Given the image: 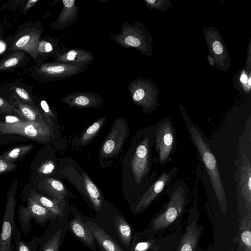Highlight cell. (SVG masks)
I'll return each instance as SVG.
<instances>
[{
	"mask_svg": "<svg viewBox=\"0 0 251 251\" xmlns=\"http://www.w3.org/2000/svg\"><path fill=\"white\" fill-rule=\"evenodd\" d=\"M155 126L139 129L130 141L123 158L122 183L124 198L130 206L151 181L150 172L153 158Z\"/></svg>",
	"mask_w": 251,
	"mask_h": 251,
	"instance_id": "1",
	"label": "cell"
},
{
	"mask_svg": "<svg viewBox=\"0 0 251 251\" xmlns=\"http://www.w3.org/2000/svg\"><path fill=\"white\" fill-rule=\"evenodd\" d=\"M192 140L197 149L210 179L215 194L224 215L226 214L227 204L224 185L218 169L216 158L196 126L189 129Z\"/></svg>",
	"mask_w": 251,
	"mask_h": 251,
	"instance_id": "2",
	"label": "cell"
},
{
	"mask_svg": "<svg viewBox=\"0 0 251 251\" xmlns=\"http://www.w3.org/2000/svg\"><path fill=\"white\" fill-rule=\"evenodd\" d=\"M129 135V129L126 119L123 116L117 117L100 149L99 160L101 166L111 165L123 151Z\"/></svg>",
	"mask_w": 251,
	"mask_h": 251,
	"instance_id": "3",
	"label": "cell"
},
{
	"mask_svg": "<svg viewBox=\"0 0 251 251\" xmlns=\"http://www.w3.org/2000/svg\"><path fill=\"white\" fill-rule=\"evenodd\" d=\"M111 39L124 48H134L147 56L152 54V38L141 22L131 24L125 21L121 25V32L112 35Z\"/></svg>",
	"mask_w": 251,
	"mask_h": 251,
	"instance_id": "4",
	"label": "cell"
},
{
	"mask_svg": "<svg viewBox=\"0 0 251 251\" xmlns=\"http://www.w3.org/2000/svg\"><path fill=\"white\" fill-rule=\"evenodd\" d=\"M0 134L20 135L42 143L48 142L54 136L53 128L48 123L23 121L12 123L0 121Z\"/></svg>",
	"mask_w": 251,
	"mask_h": 251,
	"instance_id": "5",
	"label": "cell"
},
{
	"mask_svg": "<svg viewBox=\"0 0 251 251\" xmlns=\"http://www.w3.org/2000/svg\"><path fill=\"white\" fill-rule=\"evenodd\" d=\"M132 102L140 106L144 113H150L158 105V89L148 79L137 77L130 82L127 88Z\"/></svg>",
	"mask_w": 251,
	"mask_h": 251,
	"instance_id": "6",
	"label": "cell"
},
{
	"mask_svg": "<svg viewBox=\"0 0 251 251\" xmlns=\"http://www.w3.org/2000/svg\"><path fill=\"white\" fill-rule=\"evenodd\" d=\"M155 126L154 143L157 159L161 165L171 160V156L175 147L176 135L173 124L170 119L162 120Z\"/></svg>",
	"mask_w": 251,
	"mask_h": 251,
	"instance_id": "7",
	"label": "cell"
},
{
	"mask_svg": "<svg viewBox=\"0 0 251 251\" xmlns=\"http://www.w3.org/2000/svg\"><path fill=\"white\" fill-rule=\"evenodd\" d=\"M26 206L21 204L17 210V218L21 230L26 235L31 230V220L36 225L45 226L48 223L57 217L54 213L34 201L29 197Z\"/></svg>",
	"mask_w": 251,
	"mask_h": 251,
	"instance_id": "8",
	"label": "cell"
},
{
	"mask_svg": "<svg viewBox=\"0 0 251 251\" xmlns=\"http://www.w3.org/2000/svg\"><path fill=\"white\" fill-rule=\"evenodd\" d=\"M69 212L63 218L56 217L38 239V251H59L69 228Z\"/></svg>",
	"mask_w": 251,
	"mask_h": 251,
	"instance_id": "9",
	"label": "cell"
},
{
	"mask_svg": "<svg viewBox=\"0 0 251 251\" xmlns=\"http://www.w3.org/2000/svg\"><path fill=\"white\" fill-rule=\"evenodd\" d=\"M17 181L11 183L7 193L6 204L0 233V251H6L12 243L16 226L15 214L16 206Z\"/></svg>",
	"mask_w": 251,
	"mask_h": 251,
	"instance_id": "10",
	"label": "cell"
},
{
	"mask_svg": "<svg viewBox=\"0 0 251 251\" xmlns=\"http://www.w3.org/2000/svg\"><path fill=\"white\" fill-rule=\"evenodd\" d=\"M185 188L182 185L176 187L165 210L153 221L151 226L152 230H157L167 227L181 214L185 202Z\"/></svg>",
	"mask_w": 251,
	"mask_h": 251,
	"instance_id": "11",
	"label": "cell"
},
{
	"mask_svg": "<svg viewBox=\"0 0 251 251\" xmlns=\"http://www.w3.org/2000/svg\"><path fill=\"white\" fill-rule=\"evenodd\" d=\"M89 66L88 65L77 66L53 61L42 63L35 70L41 80L50 81L63 79L81 74Z\"/></svg>",
	"mask_w": 251,
	"mask_h": 251,
	"instance_id": "12",
	"label": "cell"
},
{
	"mask_svg": "<svg viewBox=\"0 0 251 251\" xmlns=\"http://www.w3.org/2000/svg\"><path fill=\"white\" fill-rule=\"evenodd\" d=\"M176 171L163 172L153 182L146 188L141 195L130 205L131 212L135 215L145 211L163 190Z\"/></svg>",
	"mask_w": 251,
	"mask_h": 251,
	"instance_id": "13",
	"label": "cell"
},
{
	"mask_svg": "<svg viewBox=\"0 0 251 251\" xmlns=\"http://www.w3.org/2000/svg\"><path fill=\"white\" fill-rule=\"evenodd\" d=\"M44 30L40 27H27L18 32L10 47L12 51L22 50L28 53L34 60H37L38 44Z\"/></svg>",
	"mask_w": 251,
	"mask_h": 251,
	"instance_id": "14",
	"label": "cell"
},
{
	"mask_svg": "<svg viewBox=\"0 0 251 251\" xmlns=\"http://www.w3.org/2000/svg\"><path fill=\"white\" fill-rule=\"evenodd\" d=\"M60 101L69 107L77 108H100L102 106L103 100L97 93L78 92L71 93L62 98Z\"/></svg>",
	"mask_w": 251,
	"mask_h": 251,
	"instance_id": "15",
	"label": "cell"
},
{
	"mask_svg": "<svg viewBox=\"0 0 251 251\" xmlns=\"http://www.w3.org/2000/svg\"><path fill=\"white\" fill-rule=\"evenodd\" d=\"M94 59V55L89 51L77 48H67L62 53L54 58L53 61L83 66L90 65Z\"/></svg>",
	"mask_w": 251,
	"mask_h": 251,
	"instance_id": "16",
	"label": "cell"
},
{
	"mask_svg": "<svg viewBox=\"0 0 251 251\" xmlns=\"http://www.w3.org/2000/svg\"><path fill=\"white\" fill-rule=\"evenodd\" d=\"M85 225L91 231L100 251H125L100 226L90 220H86Z\"/></svg>",
	"mask_w": 251,
	"mask_h": 251,
	"instance_id": "17",
	"label": "cell"
},
{
	"mask_svg": "<svg viewBox=\"0 0 251 251\" xmlns=\"http://www.w3.org/2000/svg\"><path fill=\"white\" fill-rule=\"evenodd\" d=\"M69 228L75 236L85 246L93 251H97L93 235L83 221L81 216L77 214L69 221Z\"/></svg>",
	"mask_w": 251,
	"mask_h": 251,
	"instance_id": "18",
	"label": "cell"
},
{
	"mask_svg": "<svg viewBox=\"0 0 251 251\" xmlns=\"http://www.w3.org/2000/svg\"><path fill=\"white\" fill-rule=\"evenodd\" d=\"M63 8L57 19L50 25L52 29H63L73 24L78 18V8L75 0H63Z\"/></svg>",
	"mask_w": 251,
	"mask_h": 251,
	"instance_id": "19",
	"label": "cell"
},
{
	"mask_svg": "<svg viewBox=\"0 0 251 251\" xmlns=\"http://www.w3.org/2000/svg\"><path fill=\"white\" fill-rule=\"evenodd\" d=\"M82 179L85 195L96 214L98 216L102 212L105 201L104 198L97 185L85 172L82 173Z\"/></svg>",
	"mask_w": 251,
	"mask_h": 251,
	"instance_id": "20",
	"label": "cell"
},
{
	"mask_svg": "<svg viewBox=\"0 0 251 251\" xmlns=\"http://www.w3.org/2000/svg\"><path fill=\"white\" fill-rule=\"evenodd\" d=\"M11 103L14 107L13 112L24 120L23 121L36 123H47L42 111L37 107L31 106L13 98Z\"/></svg>",
	"mask_w": 251,
	"mask_h": 251,
	"instance_id": "21",
	"label": "cell"
},
{
	"mask_svg": "<svg viewBox=\"0 0 251 251\" xmlns=\"http://www.w3.org/2000/svg\"><path fill=\"white\" fill-rule=\"evenodd\" d=\"M44 187L50 199L62 208H65L69 206L67 203L69 194L61 181L54 178H46L44 181Z\"/></svg>",
	"mask_w": 251,
	"mask_h": 251,
	"instance_id": "22",
	"label": "cell"
},
{
	"mask_svg": "<svg viewBox=\"0 0 251 251\" xmlns=\"http://www.w3.org/2000/svg\"><path fill=\"white\" fill-rule=\"evenodd\" d=\"M60 38H54L47 36L44 39H40L38 44V59L43 61L49 57L54 58L62 53L66 47L63 44L60 46Z\"/></svg>",
	"mask_w": 251,
	"mask_h": 251,
	"instance_id": "23",
	"label": "cell"
},
{
	"mask_svg": "<svg viewBox=\"0 0 251 251\" xmlns=\"http://www.w3.org/2000/svg\"><path fill=\"white\" fill-rule=\"evenodd\" d=\"M251 167L245 155L241 168L239 177L240 191L245 201L248 213H251Z\"/></svg>",
	"mask_w": 251,
	"mask_h": 251,
	"instance_id": "24",
	"label": "cell"
},
{
	"mask_svg": "<svg viewBox=\"0 0 251 251\" xmlns=\"http://www.w3.org/2000/svg\"><path fill=\"white\" fill-rule=\"evenodd\" d=\"M237 238L238 251H251V213L241 220Z\"/></svg>",
	"mask_w": 251,
	"mask_h": 251,
	"instance_id": "25",
	"label": "cell"
},
{
	"mask_svg": "<svg viewBox=\"0 0 251 251\" xmlns=\"http://www.w3.org/2000/svg\"><path fill=\"white\" fill-rule=\"evenodd\" d=\"M200 237L195 222L188 226L179 243L177 251H196Z\"/></svg>",
	"mask_w": 251,
	"mask_h": 251,
	"instance_id": "26",
	"label": "cell"
},
{
	"mask_svg": "<svg viewBox=\"0 0 251 251\" xmlns=\"http://www.w3.org/2000/svg\"><path fill=\"white\" fill-rule=\"evenodd\" d=\"M29 197L35 202L54 213L58 217L63 218L67 212H69V206L65 208H62L51 199L34 191L30 192Z\"/></svg>",
	"mask_w": 251,
	"mask_h": 251,
	"instance_id": "27",
	"label": "cell"
},
{
	"mask_svg": "<svg viewBox=\"0 0 251 251\" xmlns=\"http://www.w3.org/2000/svg\"><path fill=\"white\" fill-rule=\"evenodd\" d=\"M114 225L120 241L128 249L133 234L131 226L121 214L115 217Z\"/></svg>",
	"mask_w": 251,
	"mask_h": 251,
	"instance_id": "28",
	"label": "cell"
},
{
	"mask_svg": "<svg viewBox=\"0 0 251 251\" xmlns=\"http://www.w3.org/2000/svg\"><path fill=\"white\" fill-rule=\"evenodd\" d=\"M106 120L103 116L95 122L88 127L81 134L79 138V144L81 147L87 145L100 130Z\"/></svg>",
	"mask_w": 251,
	"mask_h": 251,
	"instance_id": "29",
	"label": "cell"
},
{
	"mask_svg": "<svg viewBox=\"0 0 251 251\" xmlns=\"http://www.w3.org/2000/svg\"><path fill=\"white\" fill-rule=\"evenodd\" d=\"M38 239L37 236H34L32 240L25 242L22 237L21 232L16 228L13 236L16 251H38Z\"/></svg>",
	"mask_w": 251,
	"mask_h": 251,
	"instance_id": "30",
	"label": "cell"
},
{
	"mask_svg": "<svg viewBox=\"0 0 251 251\" xmlns=\"http://www.w3.org/2000/svg\"><path fill=\"white\" fill-rule=\"evenodd\" d=\"M25 57V51H14L0 61V71H6L18 66Z\"/></svg>",
	"mask_w": 251,
	"mask_h": 251,
	"instance_id": "31",
	"label": "cell"
},
{
	"mask_svg": "<svg viewBox=\"0 0 251 251\" xmlns=\"http://www.w3.org/2000/svg\"><path fill=\"white\" fill-rule=\"evenodd\" d=\"M34 148L32 145H21L4 152L2 156L5 159L14 162L19 160L29 153Z\"/></svg>",
	"mask_w": 251,
	"mask_h": 251,
	"instance_id": "32",
	"label": "cell"
},
{
	"mask_svg": "<svg viewBox=\"0 0 251 251\" xmlns=\"http://www.w3.org/2000/svg\"><path fill=\"white\" fill-rule=\"evenodd\" d=\"M214 40H210L208 42L212 50V53L214 55L215 59H217L219 62L221 63L223 59H226L227 54L224 47V44L221 39H220V36H218Z\"/></svg>",
	"mask_w": 251,
	"mask_h": 251,
	"instance_id": "33",
	"label": "cell"
},
{
	"mask_svg": "<svg viewBox=\"0 0 251 251\" xmlns=\"http://www.w3.org/2000/svg\"><path fill=\"white\" fill-rule=\"evenodd\" d=\"M12 97L20 101L33 107H36L28 93L24 88L15 86L13 88Z\"/></svg>",
	"mask_w": 251,
	"mask_h": 251,
	"instance_id": "34",
	"label": "cell"
},
{
	"mask_svg": "<svg viewBox=\"0 0 251 251\" xmlns=\"http://www.w3.org/2000/svg\"><path fill=\"white\" fill-rule=\"evenodd\" d=\"M40 105L46 121L51 128H53V120L55 118L54 114L45 100H41L40 102Z\"/></svg>",
	"mask_w": 251,
	"mask_h": 251,
	"instance_id": "35",
	"label": "cell"
},
{
	"mask_svg": "<svg viewBox=\"0 0 251 251\" xmlns=\"http://www.w3.org/2000/svg\"><path fill=\"white\" fill-rule=\"evenodd\" d=\"M17 165L11 161H9L0 155V175H3L14 170Z\"/></svg>",
	"mask_w": 251,
	"mask_h": 251,
	"instance_id": "36",
	"label": "cell"
},
{
	"mask_svg": "<svg viewBox=\"0 0 251 251\" xmlns=\"http://www.w3.org/2000/svg\"><path fill=\"white\" fill-rule=\"evenodd\" d=\"M54 163L50 160L44 162L38 168L37 172L42 175H49L54 171L55 169Z\"/></svg>",
	"mask_w": 251,
	"mask_h": 251,
	"instance_id": "37",
	"label": "cell"
},
{
	"mask_svg": "<svg viewBox=\"0 0 251 251\" xmlns=\"http://www.w3.org/2000/svg\"><path fill=\"white\" fill-rule=\"evenodd\" d=\"M14 106L11 102L0 97V115L8 114L13 112Z\"/></svg>",
	"mask_w": 251,
	"mask_h": 251,
	"instance_id": "38",
	"label": "cell"
},
{
	"mask_svg": "<svg viewBox=\"0 0 251 251\" xmlns=\"http://www.w3.org/2000/svg\"><path fill=\"white\" fill-rule=\"evenodd\" d=\"M146 5L149 7V8H160V10H165L164 8H167V7L165 6L166 5H168V3L165 4L168 1L165 0H146L144 1Z\"/></svg>",
	"mask_w": 251,
	"mask_h": 251,
	"instance_id": "39",
	"label": "cell"
},
{
	"mask_svg": "<svg viewBox=\"0 0 251 251\" xmlns=\"http://www.w3.org/2000/svg\"><path fill=\"white\" fill-rule=\"evenodd\" d=\"M240 81L244 84H248L249 86L251 87V78L248 77L245 73H243L240 78Z\"/></svg>",
	"mask_w": 251,
	"mask_h": 251,
	"instance_id": "40",
	"label": "cell"
},
{
	"mask_svg": "<svg viewBox=\"0 0 251 251\" xmlns=\"http://www.w3.org/2000/svg\"><path fill=\"white\" fill-rule=\"evenodd\" d=\"M39 0H29L27 1L24 11L25 12H27L29 9H30L33 6H34L37 2H38Z\"/></svg>",
	"mask_w": 251,
	"mask_h": 251,
	"instance_id": "41",
	"label": "cell"
},
{
	"mask_svg": "<svg viewBox=\"0 0 251 251\" xmlns=\"http://www.w3.org/2000/svg\"><path fill=\"white\" fill-rule=\"evenodd\" d=\"M6 49V44L5 43L0 40V54L4 51Z\"/></svg>",
	"mask_w": 251,
	"mask_h": 251,
	"instance_id": "42",
	"label": "cell"
},
{
	"mask_svg": "<svg viewBox=\"0 0 251 251\" xmlns=\"http://www.w3.org/2000/svg\"><path fill=\"white\" fill-rule=\"evenodd\" d=\"M208 58L209 63L211 64L212 66H213L215 63V60L212 56H210L209 55H208Z\"/></svg>",
	"mask_w": 251,
	"mask_h": 251,
	"instance_id": "43",
	"label": "cell"
},
{
	"mask_svg": "<svg viewBox=\"0 0 251 251\" xmlns=\"http://www.w3.org/2000/svg\"><path fill=\"white\" fill-rule=\"evenodd\" d=\"M6 251H15V245L12 243Z\"/></svg>",
	"mask_w": 251,
	"mask_h": 251,
	"instance_id": "44",
	"label": "cell"
},
{
	"mask_svg": "<svg viewBox=\"0 0 251 251\" xmlns=\"http://www.w3.org/2000/svg\"><path fill=\"white\" fill-rule=\"evenodd\" d=\"M233 251V250H232V251Z\"/></svg>",
	"mask_w": 251,
	"mask_h": 251,
	"instance_id": "45",
	"label": "cell"
}]
</instances>
